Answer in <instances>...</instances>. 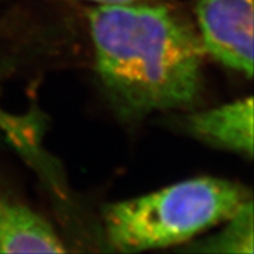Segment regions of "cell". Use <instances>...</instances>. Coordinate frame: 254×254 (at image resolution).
<instances>
[{
	"label": "cell",
	"instance_id": "6da1fadb",
	"mask_svg": "<svg viewBox=\"0 0 254 254\" xmlns=\"http://www.w3.org/2000/svg\"><path fill=\"white\" fill-rule=\"evenodd\" d=\"M95 5L87 14L95 67L121 118L141 120L197 103L206 54L187 16L147 0Z\"/></svg>",
	"mask_w": 254,
	"mask_h": 254
},
{
	"label": "cell",
	"instance_id": "7a4b0ae2",
	"mask_svg": "<svg viewBox=\"0 0 254 254\" xmlns=\"http://www.w3.org/2000/svg\"><path fill=\"white\" fill-rule=\"evenodd\" d=\"M248 200L251 193L241 184L222 178H193L107 205L103 210L104 230L113 251L162 249L184 244L223 223Z\"/></svg>",
	"mask_w": 254,
	"mask_h": 254
},
{
	"label": "cell",
	"instance_id": "3957f363",
	"mask_svg": "<svg viewBox=\"0 0 254 254\" xmlns=\"http://www.w3.org/2000/svg\"><path fill=\"white\" fill-rule=\"evenodd\" d=\"M196 29L206 56L253 75V0H196Z\"/></svg>",
	"mask_w": 254,
	"mask_h": 254
},
{
	"label": "cell",
	"instance_id": "277c9868",
	"mask_svg": "<svg viewBox=\"0 0 254 254\" xmlns=\"http://www.w3.org/2000/svg\"><path fill=\"white\" fill-rule=\"evenodd\" d=\"M192 136L241 156H253V99L245 97L221 107L193 112L183 118Z\"/></svg>",
	"mask_w": 254,
	"mask_h": 254
},
{
	"label": "cell",
	"instance_id": "5b68a950",
	"mask_svg": "<svg viewBox=\"0 0 254 254\" xmlns=\"http://www.w3.org/2000/svg\"><path fill=\"white\" fill-rule=\"evenodd\" d=\"M66 247L50 222L0 186V253H64Z\"/></svg>",
	"mask_w": 254,
	"mask_h": 254
},
{
	"label": "cell",
	"instance_id": "8992f818",
	"mask_svg": "<svg viewBox=\"0 0 254 254\" xmlns=\"http://www.w3.org/2000/svg\"><path fill=\"white\" fill-rule=\"evenodd\" d=\"M223 228L213 236L194 243L190 252L204 253H253V202L248 200L232 217L223 222Z\"/></svg>",
	"mask_w": 254,
	"mask_h": 254
},
{
	"label": "cell",
	"instance_id": "52a82bcc",
	"mask_svg": "<svg viewBox=\"0 0 254 254\" xmlns=\"http://www.w3.org/2000/svg\"><path fill=\"white\" fill-rule=\"evenodd\" d=\"M94 4H111V3H125V1H132V0H86Z\"/></svg>",
	"mask_w": 254,
	"mask_h": 254
}]
</instances>
